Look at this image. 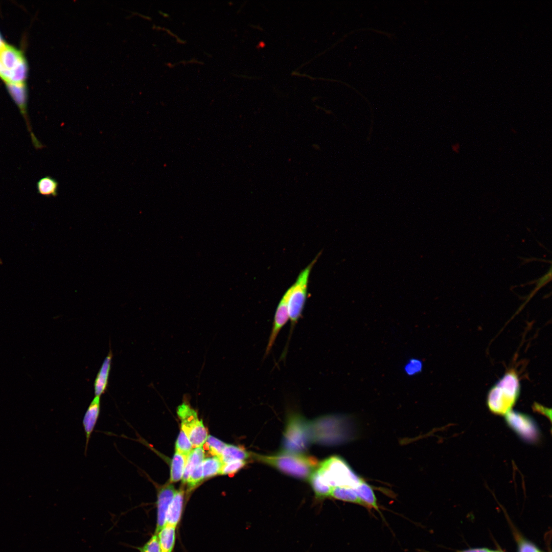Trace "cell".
<instances>
[{
  "label": "cell",
  "mask_w": 552,
  "mask_h": 552,
  "mask_svg": "<svg viewBox=\"0 0 552 552\" xmlns=\"http://www.w3.org/2000/svg\"><path fill=\"white\" fill-rule=\"evenodd\" d=\"M252 455L258 461L286 475L303 480L308 481L319 464L313 456L282 450L271 455Z\"/></svg>",
  "instance_id": "6da1fadb"
},
{
  "label": "cell",
  "mask_w": 552,
  "mask_h": 552,
  "mask_svg": "<svg viewBox=\"0 0 552 552\" xmlns=\"http://www.w3.org/2000/svg\"><path fill=\"white\" fill-rule=\"evenodd\" d=\"M520 383L513 370L506 373L490 389L487 404L490 411L505 415L515 405L520 394Z\"/></svg>",
  "instance_id": "7a4b0ae2"
},
{
  "label": "cell",
  "mask_w": 552,
  "mask_h": 552,
  "mask_svg": "<svg viewBox=\"0 0 552 552\" xmlns=\"http://www.w3.org/2000/svg\"><path fill=\"white\" fill-rule=\"evenodd\" d=\"M316 471L323 481L331 488H354L363 480L342 458L337 455L319 463Z\"/></svg>",
  "instance_id": "3957f363"
},
{
  "label": "cell",
  "mask_w": 552,
  "mask_h": 552,
  "mask_svg": "<svg viewBox=\"0 0 552 552\" xmlns=\"http://www.w3.org/2000/svg\"><path fill=\"white\" fill-rule=\"evenodd\" d=\"M312 443L309 422L298 413H289L283 432L281 450L304 454Z\"/></svg>",
  "instance_id": "277c9868"
},
{
  "label": "cell",
  "mask_w": 552,
  "mask_h": 552,
  "mask_svg": "<svg viewBox=\"0 0 552 552\" xmlns=\"http://www.w3.org/2000/svg\"><path fill=\"white\" fill-rule=\"evenodd\" d=\"M317 256L299 274L295 282L290 287L288 307L289 317L290 320V332L286 348L283 354V357L286 354L287 349L292 332L302 315V313L306 303L309 278L313 266L317 261Z\"/></svg>",
  "instance_id": "5b68a950"
},
{
  "label": "cell",
  "mask_w": 552,
  "mask_h": 552,
  "mask_svg": "<svg viewBox=\"0 0 552 552\" xmlns=\"http://www.w3.org/2000/svg\"><path fill=\"white\" fill-rule=\"evenodd\" d=\"M1 45L0 77L7 85L25 84L27 66L24 56L19 50L5 43L1 51Z\"/></svg>",
  "instance_id": "8992f818"
},
{
  "label": "cell",
  "mask_w": 552,
  "mask_h": 552,
  "mask_svg": "<svg viewBox=\"0 0 552 552\" xmlns=\"http://www.w3.org/2000/svg\"><path fill=\"white\" fill-rule=\"evenodd\" d=\"M177 415L181 422V429L187 435L193 447H202L208 436V431L197 411L185 402L178 406Z\"/></svg>",
  "instance_id": "52a82bcc"
},
{
  "label": "cell",
  "mask_w": 552,
  "mask_h": 552,
  "mask_svg": "<svg viewBox=\"0 0 552 552\" xmlns=\"http://www.w3.org/2000/svg\"><path fill=\"white\" fill-rule=\"evenodd\" d=\"M505 420L508 425L524 441L536 443L539 441L540 430L531 417L510 410L505 415Z\"/></svg>",
  "instance_id": "ba28073f"
},
{
  "label": "cell",
  "mask_w": 552,
  "mask_h": 552,
  "mask_svg": "<svg viewBox=\"0 0 552 552\" xmlns=\"http://www.w3.org/2000/svg\"><path fill=\"white\" fill-rule=\"evenodd\" d=\"M289 288L279 302L274 316L273 325L265 350V357L270 352L282 329L289 319L288 302L290 293Z\"/></svg>",
  "instance_id": "9c48e42d"
},
{
  "label": "cell",
  "mask_w": 552,
  "mask_h": 552,
  "mask_svg": "<svg viewBox=\"0 0 552 552\" xmlns=\"http://www.w3.org/2000/svg\"><path fill=\"white\" fill-rule=\"evenodd\" d=\"M176 491L171 484H167L158 490L157 500V522L155 532L156 535L165 524L166 513Z\"/></svg>",
  "instance_id": "30bf717a"
},
{
  "label": "cell",
  "mask_w": 552,
  "mask_h": 552,
  "mask_svg": "<svg viewBox=\"0 0 552 552\" xmlns=\"http://www.w3.org/2000/svg\"><path fill=\"white\" fill-rule=\"evenodd\" d=\"M100 413V397L95 396L89 405L82 420V425L86 437L85 454L91 434L95 429Z\"/></svg>",
  "instance_id": "8fae6325"
},
{
  "label": "cell",
  "mask_w": 552,
  "mask_h": 552,
  "mask_svg": "<svg viewBox=\"0 0 552 552\" xmlns=\"http://www.w3.org/2000/svg\"><path fill=\"white\" fill-rule=\"evenodd\" d=\"M353 489L361 502L362 505L366 508L369 511L371 509L375 510L380 515L382 520L386 523L380 511V507L372 487L363 480Z\"/></svg>",
  "instance_id": "7c38bea8"
},
{
  "label": "cell",
  "mask_w": 552,
  "mask_h": 552,
  "mask_svg": "<svg viewBox=\"0 0 552 552\" xmlns=\"http://www.w3.org/2000/svg\"><path fill=\"white\" fill-rule=\"evenodd\" d=\"M184 492L182 489L176 491L168 509L165 524L176 527L181 518Z\"/></svg>",
  "instance_id": "4fadbf2b"
},
{
  "label": "cell",
  "mask_w": 552,
  "mask_h": 552,
  "mask_svg": "<svg viewBox=\"0 0 552 552\" xmlns=\"http://www.w3.org/2000/svg\"><path fill=\"white\" fill-rule=\"evenodd\" d=\"M112 354L110 351L105 358L94 382L95 396L101 397L106 390Z\"/></svg>",
  "instance_id": "5bb4252c"
},
{
  "label": "cell",
  "mask_w": 552,
  "mask_h": 552,
  "mask_svg": "<svg viewBox=\"0 0 552 552\" xmlns=\"http://www.w3.org/2000/svg\"><path fill=\"white\" fill-rule=\"evenodd\" d=\"M176 527L165 524L157 534L160 552H172L176 537Z\"/></svg>",
  "instance_id": "9a60e30c"
},
{
  "label": "cell",
  "mask_w": 552,
  "mask_h": 552,
  "mask_svg": "<svg viewBox=\"0 0 552 552\" xmlns=\"http://www.w3.org/2000/svg\"><path fill=\"white\" fill-rule=\"evenodd\" d=\"M204 459V452L202 447L193 449L187 457L186 463L182 478V482L186 484L194 470Z\"/></svg>",
  "instance_id": "2e32d148"
},
{
  "label": "cell",
  "mask_w": 552,
  "mask_h": 552,
  "mask_svg": "<svg viewBox=\"0 0 552 552\" xmlns=\"http://www.w3.org/2000/svg\"><path fill=\"white\" fill-rule=\"evenodd\" d=\"M58 181L49 175L41 178L36 183L37 193L48 197L58 195Z\"/></svg>",
  "instance_id": "e0dca14e"
},
{
  "label": "cell",
  "mask_w": 552,
  "mask_h": 552,
  "mask_svg": "<svg viewBox=\"0 0 552 552\" xmlns=\"http://www.w3.org/2000/svg\"><path fill=\"white\" fill-rule=\"evenodd\" d=\"M251 455L240 446L227 444L223 450L220 459L222 463L237 460L246 461Z\"/></svg>",
  "instance_id": "ac0fdd59"
},
{
  "label": "cell",
  "mask_w": 552,
  "mask_h": 552,
  "mask_svg": "<svg viewBox=\"0 0 552 552\" xmlns=\"http://www.w3.org/2000/svg\"><path fill=\"white\" fill-rule=\"evenodd\" d=\"M308 481L317 499L322 500L330 497L332 488L323 481L316 470L311 475Z\"/></svg>",
  "instance_id": "d6986e66"
},
{
  "label": "cell",
  "mask_w": 552,
  "mask_h": 552,
  "mask_svg": "<svg viewBox=\"0 0 552 552\" xmlns=\"http://www.w3.org/2000/svg\"><path fill=\"white\" fill-rule=\"evenodd\" d=\"M330 497L333 498L358 504L362 505V503L357 496L353 488L336 487L332 489Z\"/></svg>",
  "instance_id": "ffe728a7"
},
{
  "label": "cell",
  "mask_w": 552,
  "mask_h": 552,
  "mask_svg": "<svg viewBox=\"0 0 552 552\" xmlns=\"http://www.w3.org/2000/svg\"><path fill=\"white\" fill-rule=\"evenodd\" d=\"M187 456L175 452L173 457L171 471L170 482H174L181 479L184 472Z\"/></svg>",
  "instance_id": "44dd1931"
},
{
  "label": "cell",
  "mask_w": 552,
  "mask_h": 552,
  "mask_svg": "<svg viewBox=\"0 0 552 552\" xmlns=\"http://www.w3.org/2000/svg\"><path fill=\"white\" fill-rule=\"evenodd\" d=\"M222 464L221 459L217 456L204 459L202 462L203 479L220 474Z\"/></svg>",
  "instance_id": "7402d4cb"
},
{
  "label": "cell",
  "mask_w": 552,
  "mask_h": 552,
  "mask_svg": "<svg viewBox=\"0 0 552 552\" xmlns=\"http://www.w3.org/2000/svg\"><path fill=\"white\" fill-rule=\"evenodd\" d=\"M193 449L192 445L186 433L181 430L175 443V452L188 456Z\"/></svg>",
  "instance_id": "603a6c76"
},
{
  "label": "cell",
  "mask_w": 552,
  "mask_h": 552,
  "mask_svg": "<svg viewBox=\"0 0 552 552\" xmlns=\"http://www.w3.org/2000/svg\"><path fill=\"white\" fill-rule=\"evenodd\" d=\"M205 444L206 445L209 452L213 455V456H217L220 459L223 450L227 445L223 442L212 435H208Z\"/></svg>",
  "instance_id": "cb8c5ba5"
},
{
  "label": "cell",
  "mask_w": 552,
  "mask_h": 552,
  "mask_svg": "<svg viewBox=\"0 0 552 552\" xmlns=\"http://www.w3.org/2000/svg\"><path fill=\"white\" fill-rule=\"evenodd\" d=\"M246 462L245 461L237 460L223 463L220 474H234L242 468Z\"/></svg>",
  "instance_id": "d4e9b609"
},
{
  "label": "cell",
  "mask_w": 552,
  "mask_h": 552,
  "mask_svg": "<svg viewBox=\"0 0 552 552\" xmlns=\"http://www.w3.org/2000/svg\"><path fill=\"white\" fill-rule=\"evenodd\" d=\"M203 479L202 463L198 465L192 472L187 482L188 490L191 491Z\"/></svg>",
  "instance_id": "484cf974"
},
{
  "label": "cell",
  "mask_w": 552,
  "mask_h": 552,
  "mask_svg": "<svg viewBox=\"0 0 552 552\" xmlns=\"http://www.w3.org/2000/svg\"><path fill=\"white\" fill-rule=\"evenodd\" d=\"M139 549L140 552H160L157 535L154 534L149 541Z\"/></svg>",
  "instance_id": "4316f807"
},
{
  "label": "cell",
  "mask_w": 552,
  "mask_h": 552,
  "mask_svg": "<svg viewBox=\"0 0 552 552\" xmlns=\"http://www.w3.org/2000/svg\"><path fill=\"white\" fill-rule=\"evenodd\" d=\"M518 552H541L534 544L530 541L519 538Z\"/></svg>",
  "instance_id": "83f0119b"
},
{
  "label": "cell",
  "mask_w": 552,
  "mask_h": 552,
  "mask_svg": "<svg viewBox=\"0 0 552 552\" xmlns=\"http://www.w3.org/2000/svg\"><path fill=\"white\" fill-rule=\"evenodd\" d=\"M534 409H535L536 411H538V412H539L540 413H543V415H544L546 417H549V419L550 420V417H551V413H550L551 412V410L550 409H548L547 408H545L544 407H543V406H541V405H539V404H538L537 403H536V404H535L534 405Z\"/></svg>",
  "instance_id": "f1b7e54d"
},
{
  "label": "cell",
  "mask_w": 552,
  "mask_h": 552,
  "mask_svg": "<svg viewBox=\"0 0 552 552\" xmlns=\"http://www.w3.org/2000/svg\"><path fill=\"white\" fill-rule=\"evenodd\" d=\"M490 549L486 548H470L468 549H465L463 550L457 551L456 552H489ZM421 552H429L425 550H421Z\"/></svg>",
  "instance_id": "f546056e"
},
{
  "label": "cell",
  "mask_w": 552,
  "mask_h": 552,
  "mask_svg": "<svg viewBox=\"0 0 552 552\" xmlns=\"http://www.w3.org/2000/svg\"><path fill=\"white\" fill-rule=\"evenodd\" d=\"M417 362L413 361L411 363H409L408 365V372L413 373L415 371H418V367L416 366Z\"/></svg>",
  "instance_id": "4dcf8cb0"
}]
</instances>
